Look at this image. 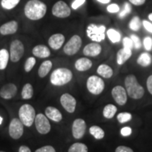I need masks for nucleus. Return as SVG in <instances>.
<instances>
[{
  "label": "nucleus",
  "instance_id": "f257e3e1",
  "mask_svg": "<svg viewBox=\"0 0 152 152\" xmlns=\"http://www.w3.org/2000/svg\"><path fill=\"white\" fill-rule=\"evenodd\" d=\"M24 12L26 16L30 20H39L46 14L47 6L39 0H30L26 4Z\"/></svg>",
  "mask_w": 152,
  "mask_h": 152
},
{
  "label": "nucleus",
  "instance_id": "f03ea898",
  "mask_svg": "<svg viewBox=\"0 0 152 152\" xmlns=\"http://www.w3.org/2000/svg\"><path fill=\"white\" fill-rule=\"evenodd\" d=\"M125 85L127 94L134 99H140L144 94V89L137 82L134 75H129L125 77Z\"/></svg>",
  "mask_w": 152,
  "mask_h": 152
},
{
  "label": "nucleus",
  "instance_id": "7ed1b4c3",
  "mask_svg": "<svg viewBox=\"0 0 152 152\" xmlns=\"http://www.w3.org/2000/svg\"><path fill=\"white\" fill-rule=\"evenodd\" d=\"M73 77V73L69 69L66 68H57L52 72L50 81L52 85L62 86L69 83Z\"/></svg>",
  "mask_w": 152,
  "mask_h": 152
},
{
  "label": "nucleus",
  "instance_id": "20e7f679",
  "mask_svg": "<svg viewBox=\"0 0 152 152\" xmlns=\"http://www.w3.org/2000/svg\"><path fill=\"white\" fill-rule=\"evenodd\" d=\"M18 115L23 124L27 127H30L35 119V109L30 104H23L19 109Z\"/></svg>",
  "mask_w": 152,
  "mask_h": 152
},
{
  "label": "nucleus",
  "instance_id": "39448f33",
  "mask_svg": "<svg viewBox=\"0 0 152 152\" xmlns=\"http://www.w3.org/2000/svg\"><path fill=\"white\" fill-rule=\"evenodd\" d=\"M105 32L106 27L103 25L96 26L95 24H90L87 28V35L88 37L96 42L104 40L106 37Z\"/></svg>",
  "mask_w": 152,
  "mask_h": 152
},
{
  "label": "nucleus",
  "instance_id": "423d86ee",
  "mask_svg": "<svg viewBox=\"0 0 152 152\" xmlns=\"http://www.w3.org/2000/svg\"><path fill=\"white\" fill-rule=\"evenodd\" d=\"M87 87L90 93L94 95H98L104 91L105 84L101 77L96 75H92L87 79Z\"/></svg>",
  "mask_w": 152,
  "mask_h": 152
},
{
  "label": "nucleus",
  "instance_id": "0eeeda50",
  "mask_svg": "<svg viewBox=\"0 0 152 152\" xmlns=\"http://www.w3.org/2000/svg\"><path fill=\"white\" fill-rule=\"evenodd\" d=\"M81 45V37L79 35H75L66 44V45L64 47V52L68 56H73L80 50Z\"/></svg>",
  "mask_w": 152,
  "mask_h": 152
},
{
  "label": "nucleus",
  "instance_id": "6e6552de",
  "mask_svg": "<svg viewBox=\"0 0 152 152\" xmlns=\"http://www.w3.org/2000/svg\"><path fill=\"white\" fill-rule=\"evenodd\" d=\"M24 54V46L20 41L16 39L10 46V58L12 62H18Z\"/></svg>",
  "mask_w": 152,
  "mask_h": 152
},
{
  "label": "nucleus",
  "instance_id": "1a4fd4ad",
  "mask_svg": "<svg viewBox=\"0 0 152 152\" xmlns=\"http://www.w3.org/2000/svg\"><path fill=\"white\" fill-rule=\"evenodd\" d=\"M35 124L38 132L42 134H47L51 130V125L49 120L42 113H39L36 115Z\"/></svg>",
  "mask_w": 152,
  "mask_h": 152
},
{
  "label": "nucleus",
  "instance_id": "9d476101",
  "mask_svg": "<svg viewBox=\"0 0 152 152\" xmlns=\"http://www.w3.org/2000/svg\"><path fill=\"white\" fill-rule=\"evenodd\" d=\"M71 11L67 4L64 1H58L52 8V14L57 18H67L71 15Z\"/></svg>",
  "mask_w": 152,
  "mask_h": 152
},
{
  "label": "nucleus",
  "instance_id": "9b49d317",
  "mask_svg": "<svg viewBox=\"0 0 152 152\" xmlns=\"http://www.w3.org/2000/svg\"><path fill=\"white\" fill-rule=\"evenodd\" d=\"M9 135L14 140H18L23 134V124L20 119L14 118L11 121L9 128Z\"/></svg>",
  "mask_w": 152,
  "mask_h": 152
},
{
  "label": "nucleus",
  "instance_id": "f8f14e48",
  "mask_svg": "<svg viewBox=\"0 0 152 152\" xmlns=\"http://www.w3.org/2000/svg\"><path fill=\"white\" fill-rule=\"evenodd\" d=\"M111 94L113 96V99L118 105H125L127 102V92L124 87L121 85H117L114 87L111 91Z\"/></svg>",
  "mask_w": 152,
  "mask_h": 152
},
{
  "label": "nucleus",
  "instance_id": "ddd939ff",
  "mask_svg": "<svg viewBox=\"0 0 152 152\" xmlns=\"http://www.w3.org/2000/svg\"><path fill=\"white\" fill-rule=\"evenodd\" d=\"M86 130V123L83 119L77 118L74 121L72 125V134L74 138L81 139L84 136Z\"/></svg>",
  "mask_w": 152,
  "mask_h": 152
},
{
  "label": "nucleus",
  "instance_id": "4468645a",
  "mask_svg": "<svg viewBox=\"0 0 152 152\" xmlns=\"http://www.w3.org/2000/svg\"><path fill=\"white\" fill-rule=\"evenodd\" d=\"M60 102L64 109L68 113H72L75 111L76 100L72 95L68 94V93H65L61 96Z\"/></svg>",
  "mask_w": 152,
  "mask_h": 152
},
{
  "label": "nucleus",
  "instance_id": "2eb2a0df",
  "mask_svg": "<svg viewBox=\"0 0 152 152\" xmlns=\"http://www.w3.org/2000/svg\"><path fill=\"white\" fill-rule=\"evenodd\" d=\"M17 93V87L13 83H8L1 87L0 90V96L5 99H11Z\"/></svg>",
  "mask_w": 152,
  "mask_h": 152
},
{
  "label": "nucleus",
  "instance_id": "dca6fc26",
  "mask_svg": "<svg viewBox=\"0 0 152 152\" xmlns=\"http://www.w3.org/2000/svg\"><path fill=\"white\" fill-rule=\"evenodd\" d=\"M65 41V37L61 33L54 34L49 37L48 43L50 47L54 50L59 49Z\"/></svg>",
  "mask_w": 152,
  "mask_h": 152
},
{
  "label": "nucleus",
  "instance_id": "f3484780",
  "mask_svg": "<svg viewBox=\"0 0 152 152\" xmlns=\"http://www.w3.org/2000/svg\"><path fill=\"white\" fill-rule=\"evenodd\" d=\"M102 46L96 42L90 43L87 45L83 49V54L87 56H96L102 52Z\"/></svg>",
  "mask_w": 152,
  "mask_h": 152
},
{
  "label": "nucleus",
  "instance_id": "a211bd4d",
  "mask_svg": "<svg viewBox=\"0 0 152 152\" xmlns=\"http://www.w3.org/2000/svg\"><path fill=\"white\" fill-rule=\"evenodd\" d=\"M18 30V23L15 20H11L3 24L0 27V33L3 35H12L16 33Z\"/></svg>",
  "mask_w": 152,
  "mask_h": 152
},
{
  "label": "nucleus",
  "instance_id": "6ab92c4d",
  "mask_svg": "<svg viewBox=\"0 0 152 152\" xmlns=\"http://www.w3.org/2000/svg\"><path fill=\"white\" fill-rule=\"evenodd\" d=\"M45 115L47 117L55 122H59L62 120V114L56 108L48 106L45 109Z\"/></svg>",
  "mask_w": 152,
  "mask_h": 152
},
{
  "label": "nucleus",
  "instance_id": "aec40b11",
  "mask_svg": "<svg viewBox=\"0 0 152 152\" xmlns=\"http://www.w3.org/2000/svg\"><path fill=\"white\" fill-rule=\"evenodd\" d=\"M132 56V49L123 47L117 52V63L118 65H123Z\"/></svg>",
  "mask_w": 152,
  "mask_h": 152
},
{
  "label": "nucleus",
  "instance_id": "412c9836",
  "mask_svg": "<svg viewBox=\"0 0 152 152\" xmlns=\"http://www.w3.org/2000/svg\"><path fill=\"white\" fill-rule=\"evenodd\" d=\"M92 66V61L87 58H80L76 61L75 67L79 71H86Z\"/></svg>",
  "mask_w": 152,
  "mask_h": 152
},
{
  "label": "nucleus",
  "instance_id": "4be33fe9",
  "mask_svg": "<svg viewBox=\"0 0 152 152\" xmlns=\"http://www.w3.org/2000/svg\"><path fill=\"white\" fill-rule=\"evenodd\" d=\"M33 54L35 56L43 58L49 57L50 56L51 53L48 47L45 46V45H39L34 47L33 49Z\"/></svg>",
  "mask_w": 152,
  "mask_h": 152
},
{
  "label": "nucleus",
  "instance_id": "5701e85b",
  "mask_svg": "<svg viewBox=\"0 0 152 152\" xmlns=\"http://www.w3.org/2000/svg\"><path fill=\"white\" fill-rule=\"evenodd\" d=\"M97 73L104 78H110L113 75V70L106 64H102L97 68Z\"/></svg>",
  "mask_w": 152,
  "mask_h": 152
},
{
  "label": "nucleus",
  "instance_id": "b1692460",
  "mask_svg": "<svg viewBox=\"0 0 152 152\" xmlns=\"http://www.w3.org/2000/svg\"><path fill=\"white\" fill-rule=\"evenodd\" d=\"M52 63L51 61H45L41 66H39V70H38V75L40 77H45L47 74L49 73L50 70L52 69Z\"/></svg>",
  "mask_w": 152,
  "mask_h": 152
},
{
  "label": "nucleus",
  "instance_id": "393cba45",
  "mask_svg": "<svg viewBox=\"0 0 152 152\" xmlns=\"http://www.w3.org/2000/svg\"><path fill=\"white\" fill-rule=\"evenodd\" d=\"M137 64L139 65L147 67L151 63V56L148 52H144L140 55L137 58Z\"/></svg>",
  "mask_w": 152,
  "mask_h": 152
},
{
  "label": "nucleus",
  "instance_id": "a878e982",
  "mask_svg": "<svg viewBox=\"0 0 152 152\" xmlns=\"http://www.w3.org/2000/svg\"><path fill=\"white\" fill-rule=\"evenodd\" d=\"M9 59V53L7 49L0 50V70H4L7 68Z\"/></svg>",
  "mask_w": 152,
  "mask_h": 152
},
{
  "label": "nucleus",
  "instance_id": "bb28decb",
  "mask_svg": "<svg viewBox=\"0 0 152 152\" xmlns=\"http://www.w3.org/2000/svg\"><path fill=\"white\" fill-rule=\"evenodd\" d=\"M117 112V107L113 104H108L103 110V115L106 118L111 119Z\"/></svg>",
  "mask_w": 152,
  "mask_h": 152
},
{
  "label": "nucleus",
  "instance_id": "cd10ccee",
  "mask_svg": "<svg viewBox=\"0 0 152 152\" xmlns=\"http://www.w3.org/2000/svg\"><path fill=\"white\" fill-rule=\"evenodd\" d=\"M90 133L96 140H102L105 135V132L103 129L96 125H93L90 128Z\"/></svg>",
  "mask_w": 152,
  "mask_h": 152
},
{
  "label": "nucleus",
  "instance_id": "c85d7f7f",
  "mask_svg": "<svg viewBox=\"0 0 152 152\" xmlns=\"http://www.w3.org/2000/svg\"><path fill=\"white\" fill-rule=\"evenodd\" d=\"M108 37L112 43H117L120 42L121 38V35L118 31L113 28H110L106 32Z\"/></svg>",
  "mask_w": 152,
  "mask_h": 152
},
{
  "label": "nucleus",
  "instance_id": "c756f323",
  "mask_svg": "<svg viewBox=\"0 0 152 152\" xmlns=\"http://www.w3.org/2000/svg\"><path fill=\"white\" fill-rule=\"evenodd\" d=\"M21 96L23 99H30L33 96V86L29 83L24 85L21 92Z\"/></svg>",
  "mask_w": 152,
  "mask_h": 152
},
{
  "label": "nucleus",
  "instance_id": "7c9ffc66",
  "mask_svg": "<svg viewBox=\"0 0 152 152\" xmlns=\"http://www.w3.org/2000/svg\"><path fill=\"white\" fill-rule=\"evenodd\" d=\"M88 148L83 143H75L71 146L68 152H87Z\"/></svg>",
  "mask_w": 152,
  "mask_h": 152
},
{
  "label": "nucleus",
  "instance_id": "2f4dec72",
  "mask_svg": "<svg viewBox=\"0 0 152 152\" xmlns=\"http://www.w3.org/2000/svg\"><path fill=\"white\" fill-rule=\"evenodd\" d=\"M142 22L140 18L138 16H134L130 20L129 23V28L133 31H138L141 28Z\"/></svg>",
  "mask_w": 152,
  "mask_h": 152
},
{
  "label": "nucleus",
  "instance_id": "473e14b6",
  "mask_svg": "<svg viewBox=\"0 0 152 152\" xmlns=\"http://www.w3.org/2000/svg\"><path fill=\"white\" fill-rule=\"evenodd\" d=\"M19 2H20V0H1V5L4 9L10 10L18 5Z\"/></svg>",
  "mask_w": 152,
  "mask_h": 152
},
{
  "label": "nucleus",
  "instance_id": "72a5a7b5",
  "mask_svg": "<svg viewBox=\"0 0 152 152\" xmlns=\"http://www.w3.org/2000/svg\"><path fill=\"white\" fill-rule=\"evenodd\" d=\"M132 118V115L131 113L128 112H123V113H120L117 115V119L120 123H125L130 121Z\"/></svg>",
  "mask_w": 152,
  "mask_h": 152
},
{
  "label": "nucleus",
  "instance_id": "f704fd0d",
  "mask_svg": "<svg viewBox=\"0 0 152 152\" xmlns=\"http://www.w3.org/2000/svg\"><path fill=\"white\" fill-rule=\"evenodd\" d=\"M123 6H124V7H123V9L118 14V16L120 18H125L127 15L130 14L131 11H132V6H131L130 3L125 2Z\"/></svg>",
  "mask_w": 152,
  "mask_h": 152
},
{
  "label": "nucleus",
  "instance_id": "c9c22d12",
  "mask_svg": "<svg viewBox=\"0 0 152 152\" xmlns=\"http://www.w3.org/2000/svg\"><path fill=\"white\" fill-rule=\"evenodd\" d=\"M35 63L36 60L35 58H33V57H29V58L26 60V64H25V71L26 72H30L32 69H33L34 66L35 65Z\"/></svg>",
  "mask_w": 152,
  "mask_h": 152
},
{
  "label": "nucleus",
  "instance_id": "e433bc0d",
  "mask_svg": "<svg viewBox=\"0 0 152 152\" xmlns=\"http://www.w3.org/2000/svg\"><path fill=\"white\" fill-rule=\"evenodd\" d=\"M143 45L144 47V49L146 50L149 52L152 49V38L151 37H144L143 40Z\"/></svg>",
  "mask_w": 152,
  "mask_h": 152
},
{
  "label": "nucleus",
  "instance_id": "4c0bfd02",
  "mask_svg": "<svg viewBox=\"0 0 152 152\" xmlns=\"http://www.w3.org/2000/svg\"><path fill=\"white\" fill-rule=\"evenodd\" d=\"M130 38H131V39L132 40L133 46H134V48H135L136 49H139L141 48L142 43H141V41H140V39L139 38L138 36H137L136 35H131Z\"/></svg>",
  "mask_w": 152,
  "mask_h": 152
},
{
  "label": "nucleus",
  "instance_id": "58836bf2",
  "mask_svg": "<svg viewBox=\"0 0 152 152\" xmlns=\"http://www.w3.org/2000/svg\"><path fill=\"white\" fill-rule=\"evenodd\" d=\"M123 47H125V48L132 49L133 47H134V46H133L132 40L131 39L130 37H125L123 38Z\"/></svg>",
  "mask_w": 152,
  "mask_h": 152
},
{
  "label": "nucleus",
  "instance_id": "ea45409f",
  "mask_svg": "<svg viewBox=\"0 0 152 152\" xmlns=\"http://www.w3.org/2000/svg\"><path fill=\"white\" fill-rule=\"evenodd\" d=\"M108 12L111 13V14H115V13H118L120 10V7L117 4H109L106 8Z\"/></svg>",
  "mask_w": 152,
  "mask_h": 152
},
{
  "label": "nucleus",
  "instance_id": "a19ab883",
  "mask_svg": "<svg viewBox=\"0 0 152 152\" xmlns=\"http://www.w3.org/2000/svg\"><path fill=\"white\" fill-rule=\"evenodd\" d=\"M35 152H56V150L52 146H45L36 150Z\"/></svg>",
  "mask_w": 152,
  "mask_h": 152
},
{
  "label": "nucleus",
  "instance_id": "79ce46f5",
  "mask_svg": "<svg viewBox=\"0 0 152 152\" xmlns=\"http://www.w3.org/2000/svg\"><path fill=\"white\" fill-rule=\"evenodd\" d=\"M121 134L123 137L130 136L132 134V129L130 127H125L121 130Z\"/></svg>",
  "mask_w": 152,
  "mask_h": 152
},
{
  "label": "nucleus",
  "instance_id": "37998d69",
  "mask_svg": "<svg viewBox=\"0 0 152 152\" xmlns=\"http://www.w3.org/2000/svg\"><path fill=\"white\" fill-rule=\"evenodd\" d=\"M86 0H75L73 3H72V8L76 10L77 9H78L80 7H81L83 4H85Z\"/></svg>",
  "mask_w": 152,
  "mask_h": 152
},
{
  "label": "nucleus",
  "instance_id": "c03bdc74",
  "mask_svg": "<svg viewBox=\"0 0 152 152\" xmlns=\"http://www.w3.org/2000/svg\"><path fill=\"white\" fill-rule=\"evenodd\" d=\"M142 25H143L144 28L147 30L148 32L152 33V23L148 21V20H144L142 21Z\"/></svg>",
  "mask_w": 152,
  "mask_h": 152
},
{
  "label": "nucleus",
  "instance_id": "a18cd8bd",
  "mask_svg": "<svg viewBox=\"0 0 152 152\" xmlns=\"http://www.w3.org/2000/svg\"><path fill=\"white\" fill-rule=\"evenodd\" d=\"M115 152H134L130 147H125V146H120L115 149Z\"/></svg>",
  "mask_w": 152,
  "mask_h": 152
},
{
  "label": "nucleus",
  "instance_id": "49530a36",
  "mask_svg": "<svg viewBox=\"0 0 152 152\" xmlns=\"http://www.w3.org/2000/svg\"><path fill=\"white\" fill-rule=\"evenodd\" d=\"M147 86L148 91H149L150 94H152V75H150L149 77H148L147 81Z\"/></svg>",
  "mask_w": 152,
  "mask_h": 152
},
{
  "label": "nucleus",
  "instance_id": "de8ad7c7",
  "mask_svg": "<svg viewBox=\"0 0 152 152\" xmlns=\"http://www.w3.org/2000/svg\"><path fill=\"white\" fill-rule=\"evenodd\" d=\"M132 4L134 6H141L143 5L146 2V0H129Z\"/></svg>",
  "mask_w": 152,
  "mask_h": 152
},
{
  "label": "nucleus",
  "instance_id": "09e8293b",
  "mask_svg": "<svg viewBox=\"0 0 152 152\" xmlns=\"http://www.w3.org/2000/svg\"><path fill=\"white\" fill-rule=\"evenodd\" d=\"M18 152H31V151H30V148L28 147L27 146H21L19 148Z\"/></svg>",
  "mask_w": 152,
  "mask_h": 152
},
{
  "label": "nucleus",
  "instance_id": "8fccbe9b",
  "mask_svg": "<svg viewBox=\"0 0 152 152\" xmlns=\"http://www.w3.org/2000/svg\"><path fill=\"white\" fill-rule=\"evenodd\" d=\"M97 1L102 4H109L111 0H97Z\"/></svg>",
  "mask_w": 152,
  "mask_h": 152
},
{
  "label": "nucleus",
  "instance_id": "3c124183",
  "mask_svg": "<svg viewBox=\"0 0 152 152\" xmlns=\"http://www.w3.org/2000/svg\"><path fill=\"white\" fill-rule=\"evenodd\" d=\"M148 18H149L150 21L152 22V13H151V14H149V16H148Z\"/></svg>",
  "mask_w": 152,
  "mask_h": 152
},
{
  "label": "nucleus",
  "instance_id": "603ef678",
  "mask_svg": "<svg viewBox=\"0 0 152 152\" xmlns=\"http://www.w3.org/2000/svg\"><path fill=\"white\" fill-rule=\"evenodd\" d=\"M2 121H3V118L1 116H0V125H1V123H2Z\"/></svg>",
  "mask_w": 152,
  "mask_h": 152
},
{
  "label": "nucleus",
  "instance_id": "864d4df0",
  "mask_svg": "<svg viewBox=\"0 0 152 152\" xmlns=\"http://www.w3.org/2000/svg\"><path fill=\"white\" fill-rule=\"evenodd\" d=\"M0 152H5V151H0Z\"/></svg>",
  "mask_w": 152,
  "mask_h": 152
}]
</instances>
